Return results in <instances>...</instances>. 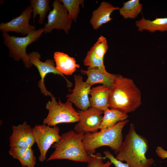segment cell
I'll return each instance as SVG.
<instances>
[{"label":"cell","mask_w":167,"mask_h":167,"mask_svg":"<svg viewBox=\"0 0 167 167\" xmlns=\"http://www.w3.org/2000/svg\"><path fill=\"white\" fill-rule=\"evenodd\" d=\"M148 149V140L138 134L134 124L131 123L115 158L122 162L125 161L129 167H153V159L146 156Z\"/></svg>","instance_id":"obj_1"},{"label":"cell","mask_w":167,"mask_h":167,"mask_svg":"<svg viewBox=\"0 0 167 167\" xmlns=\"http://www.w3.org/2000/svg\"><path fill=\"white\" fill-rule=\"evenodd\" d=\"M141 91L131 79L117 75L110 88L109 107L127 114L141 105Z\"/></svg>","instance_id":"obj_2"},{"label":"cell","mask_w":167,"mask_h":167,"mask_svg":"<svg viewBox=\"0 0 167 167\" xmlns=\"http://www.w3.org/2000/svg\"><path fill=\"white\" fill-rule=\"evenodd\" d=\"M84 133H77L73 130L62 133L60 140L53 144L52 147L54 150L46 161L65 159L88 163L90 156L86 151L83 143Z\"/></svg>","instance_id":"obj_3"},{"label":"cell","mask_w":167,"mask_h":167,"mask_svg":"<svg viewBox=\"0 0 167 167\" xmlns=\"http://www.w3.org/2000/svg\"><path fill=\"white\" fill-rule=\"evenodd\" d=\"M128 122L129 120L126 119L99 131L85 133L82 142L88 154H94L97 148L103 146L109 147L117 154L123 141L122 130Z\"/></svg>","instance_id":"obj_4"},{"label":"cell","mask_w":167,"mask_h":167,"mask_svg":"<svg viewBox=\"0 0 167 167\" xmlns=\"http://www.w3.org/2000/svg\"><path fill=\"white\" fill-rule=\"evenodd\" d=\"M43 32V28H41L22 37L10 36L8 33L2 32L3 44L9 49V56L15 61L22 60L25 67L29 68L32 67L33 65L26 53V49L29 45L38 40Z\"/></svg>","instance_id":"obj_5"},{"label":"cell","mask_w":167,"mask_h":167,"mask_svg":"<svg viewBox=\"0 0 167 167\" xmlns=\"http://www.w3.org/2000/svg\"><path fill=\"white\" fill-rule=\"evenodd\" d=\"M50 96L51 100L46 104L48 113L43 121V124L54 126L60 123L79 122V113L73 107L72 103L68 101L62 103L59 99L58 102L52 94Z\"/></svg>","instance_id":"obj_6"},{"label":"cell","mask_w":167,"mask_h":167,"mask_svg":"<svg viewBox=\"0 0 167 167\" xmlns=\"http://www.w3.org/2000/svg\"><path fill=\"white\" fill-rule=\"evenodd\" d=\"M59 128L57 126L53 127L46 125H35L32 128V132L39 150V161H44L46 158L47 152L52 145L58 142L61 139Z\"/></svg>","instance_id":"obj_7"},{"label":"cell","mask_w":167,"mask_h":167,"mask_svg":"<svg viewBox=\"0 0 167 167\" xmlns=\"http://www.w3.org/2000/svg\"><path fill=\"white\" fill-rule=\"evenodd\" d=\"M52 9L47 16V22L43 28L45 33H51L53 30H63L68 34L70 29L72 20L69 16L67 10L60 0H54Z\"/></svg>","instance_id":"obj_8"},{"label":"cell","mask_w":167,"mask_h":167,"mask_svg":"<svg viewBox=\"0 0 167 167\" xmlns=\"http://www.w3.org/2000/svg\"><path fill=\"white\" fill-rule=\"evenodd\" d=\"M28 54L31 63L37 68L39 72L41 79L38 82V86L44 96H50L52 94L47 90L44 84V79L47 74L53 73L60 75L66 80L68 87L72 86V84L66 79L63 74L57 69L54 60L47 59L44 62L41 61L40 60L41 55L37 51H32Z\"/></svg>","instance_id":"obj_9"},{"label":"cell","mask_w":167,"mask_h":167,"mask_svg":"<svg viewBox=\"0 0 167 167\" xmlns=\"http://www.w3.org/2000/svg\"><path fill=\"white\" fill-rule=\"evenodd\" d=\"M79 119L74 126L77 133H94L98 131L101 122L103 111L90 107L84 110L77 111Z\"/></svg>","instance_id":"obj_10"},{"label":"cell","mask_w":167,"mask_h":167,"mask_svg":"<svg viewBox=\"0 0 167 167\" xmlns=\"http://www.w3.org/2000/svg\"><path fill=\"white\" fill-rule=\"evenodd\" d=\"M75 87L70 91L71 94L66 96L67 101L73 103L81 110L87 109L90 107L89 95L91 86L84 81L80 75H74Z\"/></svg>","instance_id":"obj_11"},{"label":"cell","mask_w":167,"mask_h":167,"mask_svg":"<svg viewBox=\"0 0 167 167\" xmlns=\"http://www.w3.org/2000/svg\"><path fill=\"white\" fill-rule=\"evenodd\" d=\"M32 12L31 6H28L18 16L6 23L2 22L0 24V30L2 32H14L24 36L27 35L36 30V27L29 23Z\"/></svg>","instance_id":"obj_12"},{"label":"cell","mask_w":167,"mask_h":167,"mask_svg":"<svg viewBox=\"0 0 167 167\" xmlns=\"http://www.w3.org/2000/svg\"><path fill=\"white\" fill-rule=\"evenodd\" d=\"M12 132L9 139L10 147L32 148L35 143L32 128L26 121L12 126Z\"/></svg>","instance_id":"obj_13"},{"label":"cell","mask_w":167,"mask_h":167,"mask_svg":"<svg viewBox=\"0 0 167 167\" xmlns=\"http://www.w3.org/2000/svg\"><path fill=\"white\" fill-rule=\"evenodd\" d=\"M108 49L106 39L101 36L88 51L84 60V64L88 67L105 68L104 56Z\"/></svg>","instance_id":"obj_14"},{"label":"cell","mask_w":167,"mask_h":167,"mask_svg":"<svg viewBox=\"0 0 167 167\" xmlns=\"http://www.w3.org/2000/svg\"><path fill=\"white\" fill-rule=\"evenodd\" d=\"M81 71L87 75V78L85 82L91 86L95 84H101L110 88L117 75L108 72L105 68L97 67H88L87 70H81Z\"/></svg>","instance_id":"obj_15"},{"label":"cell","mask_w":167,"mask_h":167,"mask_svg":"<svg viewBox=\"0 0 167 167\" xmlns=\"http://www.w3.org/2000/svg\"><path fill=\"white\" fill-rule=\"evenodd\" d=\"M119 7H116L108 2L103 1L99 7L92 11L90 22L93 28L97 29L103 24L110 21L111 14L115 10H119Z\"/></svg>","instance_id":"obj_16"},{"label":"cell","mask_w":167,"mask_h":167,"mask_svg":"<svg viewBox=\"0 0 167 167\" xmlns=\"http://www.w3.org/2000/svg\"><path fill=\"white\" fill-rule=\"evenodd\" d=\"M110 88L101 85L91 88L89 100L91 107L104 111L109 108Z\"/></svg>","instance_id":"obj_17"},{"label":"cell","mask_w":167,"mask_h":167,"mask_svg":"<svg viewBox=\"0 0 167 167\" xmlns=\"http://www.w3.org/2000/svg\"><path fill=\"white\" fill-rule=\"evenodd\" d=\"M53 57L56 68L63 75H71L80 67L74 58L64 53L56 51Z\"/></svg>","instance_id":"obj_18"},{"label":"cell","mask_w":167,"mask_h":167,"mask_svg":"<svg viewBox=\"0 0 167 167\" xmlns=\"http://www.w3.org/2000/svg\"><path fill=\"white\" fill-rule=\"evenodd\" d=\"M8 152L19 161L22 166L35 167L36 158L32 148L11 147Z\"/></svg>","instance_id":"obj_19"},{"label":"cell","mask_w":167,"mask_h":167,"mask_svg":"<svg viewBox=\"0 0 167 167\" xmlns=\"http://www.w3.org/2000/svg\"><path fill=\"white\" fill-rule=\"evenodd\" d=\"M135 24L138 30L140 32L144 30L152 33L157 31L167 32V17L156 18L152 20L143 17L136 20Z\"/></svg>","instance_id":"obj_20"},{"label":"cell","mask_w":167,"mask_h":167,"mask_svg":"<svg viewBox=\"0 0 167 167\" xmlns=\"http://www.w3.org/2000/svg\"><path fill=\"white\" fill-rule=\"evenodd\" d=\"M104 116L99 127L103 130L112 127L118 122L127 119L128 115L117 110L109 109L104 112Z\"/></svg>","instance_id":"obj_21"},{"label":"cell","mask_w":167,"mask_h":167,"mask_svg":"<svg viewBox=\"0 0 167 167\" xmlns=\"http://www.w3.org/2000/svg\"><path fill=\"white\" fill-rule=\"evenodd\" d=\"M142 7L139 0H130L123 2L119 11L125 19H135L140 13Z\"/></svg>","instance_id":"obj_22"},{"label":"cell","mask_w":167,"mask_h":167,"mask_svg":"<svg viewBox=\"0 0 167 167\" xmlns=\"http://www.w3.org/2000/svg\"><path fill=\"white\" fill-rule=\"evenodd\" d=\"M30 6L32 10L33 22L37 15H39L38 23L43 24L48 11L50 10L49 0H30Z\"/></svg>","instance_id":"obj_23"},{"label":"cell","mask_w":167,"mask_h":167,"mask_svg":"<svg viewBox=\"0 0 167 167\" xmlns=\"http://www.w3.org/2000/svg\"><path fill=\"white\" fill-rule=\"evenodd\" d=\"M68 12L69 16L76 22L80 11L79 6H84L83 0H60Z\"/></svg>","instance_id":"obj_24"},{"label":"cell","mask_w":167,"mask_h":167,"mask_svg":"<svg viewBox=\"0 0 167 167\" xmlns=\"http://www.w3.org/2000/svg\"><path fill=\"white\" fill-rule=\"evenodd\" d=\"M90 156L89 160L87 163V167H110L112 164L109 161L104 163L103 157L100 153L98 152Z\"/></svg>","instance_id":"obj_25"},{"label":"cell","mask_w":167,"mask_h":167,"mask_svg":"<svg viewBox=\"0 0 167 167\" xmlns=\"http://www.w3.org/2000/svg\"><path fill=\"white\" fill-rule=\"evenodd\" d=\"M103 153L105 156L103 157L104 159L106 158L108 159L115 167H129L126 163L117 159L109 151H105Z\"/></svg>","instance_id":"obj_26"},{"label":"cell","mask_w":167,"mask_h":167,"mask_svg":"<svg viewBox=\"0 0 167 167\" xmlns=\"http://www.w3.org/2000/svg\"><path fill=\"white\" fill-rule=\"evenodd\" d=\"M156 152L157 155L162 159L167 158V151L161 146H157L156 148Z\"/></svg>","instance_id":"obj_27"},{"label":"cell","mask_w":167,"mask_h":167,"mask_svg":"<svg viewBox=\"0 0 167 167\" xmlns=\"http://www.w3.org/2000/svg\"><path fill=\"white\" fill-rule=\"evenodd\" d=\"M22 167H27L22 166Z\"/></svg>","instance_id":"obj_28"}]
</instances>
